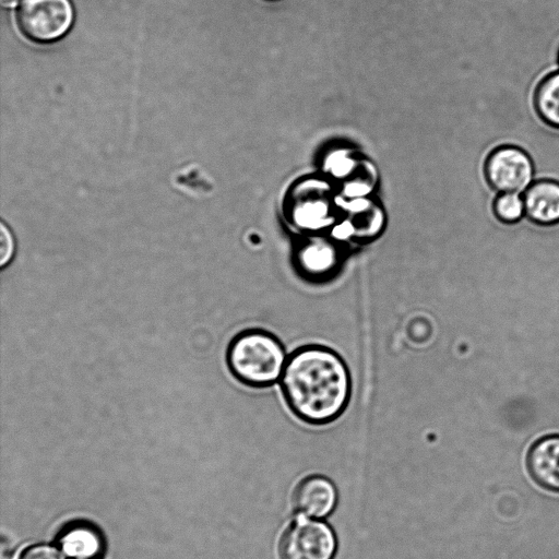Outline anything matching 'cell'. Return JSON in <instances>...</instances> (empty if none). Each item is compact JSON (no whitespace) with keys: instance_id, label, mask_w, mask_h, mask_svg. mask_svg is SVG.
I'll return each instance as SVG.
<instances>
[{"instance_id":"1","label":"cell","mask_w":559,"mask_h":559,"mask_svg":"<svg viewBox=\"0 0 559 559\" xmlns=\"http://www.w3.org/2000/svg\"><path fill=\"white\" fill-rule=\"evenodd\" d=\"M278 382L290 411L311 425L336 419L346 408L352 392L346 362L322 345L302 346L288 355Z\"/></svg>"},{"instance_id":"2","label":"cell","mask_w":559,"mask_h":559,"mask_svg":"<svg viewBox=\"0 0 559 559\" xmlns=\"http://www.w3.org/2000/svg\"><path fill=\"white\" fill-rule=\"evenodd\" d=\"M288 355L280 340L262 329H245L228 342L225 360L229 373L249 388L280 381Z\"/></svg>"},{"instance_id":"3","label":"cell","mask_w":559,"mask_h":559,"mask_svg":"<svg viewBox=\"0 0 559 559\" xmlns=\"http://www.w3.org/2000/svg\"><path fill=\"white\" fill-rule=\"evenodd\" d=\"M72 21L70 0H21L16 12L20 32L37 44L57 40L69 31Z\"/></svg>"},{"instance_id":"4","label":"cell","mask_w":559,"mask_h":559,"mask_svg":"<svg viewBox=\"0 0 559 559\" xmlns=\"http://www.w3.org/2000/svg\"><path fill=\"white\" fill-rule=\"evenodd\" d=\"M336 537L324 522L298 520L282 534L278 543L280 559H333Z\"/></svg>"},{"instance_id":"5","label":"cell","mask_w":559,"mask_h":559,"mask_svg":"<svg viewBox=\"0 0 559 559\" xmlns=\"http://www.w3.org/2000/svg\"><path fill=\"white\" fill-rule=\"evenodd\" d=\"M485 176L498 193H524L536 180L531 156L515 145H502L493 150L486 159Z\"/></svg>"},{"instance_id":"6","label":"cell","mask_w":559,"mask_h":559,"mask_svg":"<svg viewBox=\"0 0 559 559\" xmlns=\"http://www.w3.org/2000/svg\"><path fill=\"white\" fill-rule=\"evenodd\" d=\"M345 251L338 242L319 236H308L293 250L294 265L305 280L323 282L341 269Z\"/></svg>"},{"instance_id":"7","label":"cell","mask_w":559,"mask_h":559,"mask_svg":"<svg viewBox=\"0 0 559 559\" xmlns=\"http://www.w3.org/2000/svg\"><path fill=\"white\" fill-rule=\"evenodd\" d=\"M296 510L310 518H324L335 508L337 491L330 479L321 475L302 478L293 493Z\"/></svg>"},{"instance_id":"8","label":"cell","mask_w":559,"mask_h":559,"mask_svg":"<svg viewBox=\"0 0 559 559\" xmlns=\"http://www.w3.org/2000/svg\"><path fill=\"white\" fill-rule=\"evenodd\" d=\"M525 216L535 224L559 223V182L537 179L523 193Z\"/></svg>"},{"instance_id":"9","label":"cell","mask_w":559,"mask_h":559,"mask_svg":"<svg viewBox=\"0 0 559 559\" xmlns=\"http://www.w3.org/2000/svg\"><path fill=\"white\" fill-rule=\"evenodd\" d=\"M527 466L540 486L559 492V436L537 441L528 453Z\"/></svg>"},{"instance_id":"10","label":"cell","mask_w":559,"mask_h":559,"mask_svg":"<svg viewBox=\"0 0 559 559\" xmlns=\"http://www.w3.org/2000/svg\"><path fill=\"white\" fill-rule=\"evenodd\" d=\"M539 118L559 129V71L547 75L537 86L534 97Z\"/></svg>"},{"instance_id":"11","label":"cell","mask_w":559,"mask_h":559,"mask_svg":"<svg viewBox=\"0 0 559 559\" xmlns=\"http://www.w3.org/2000/svg\"><path fill=\"white\" fill-rule=\"evenodd\" d=\"M61 546L69 556L88 558L97 554L100 548V540L93 530L76 526L63 535Z\"/></svg>"},{"instance_id":"12","label":"cell","mask_w":559,"mask_h":559,"mask_svg":"<svg viewBox=\"0 0 559 559\" xmlns=\"http://www.w3.org/2000/svg\"><path fill=\"white\" fill-rule=\"evenodd\" d=\"M493 215L504 224H515L525 215L524 199L518 192H500L493 200Z\"/></svg>"},{"instance_id":"13","label":"cell","mask_w":559,"mask_h":559,"mask_svg":"<svg viewBox=\"0 0 559 559\" xmlns=\"http://www.w3.org/2000/svg\"><path fill=\"white\" fill-rule=\"evenodd\" d=\"M15 249L14 238L4 223L0 228V266L4 269L12 260Z\"/></svg>"},{"instance_id":"14","label":"cell","mask_w":559,"mask_h":559,"mask_svg":"<svg viewBox=\"0 0 559 559\" xmlns=\"http://www.w3.org/2000/svg\"><path fill=\"white\" fill-rule=\"evenodd\" d=\"M19 559H63L60 551L50 545H32L25 548Z\"/></svg>"},{"instance_id":"15","label":"cell","mask_w":559,"mask_h":559,"mask_svg":"<svg viewBox=\"0 0 559 559\" xmlns=\"http://www.w3.org/2000/svg\"><path fill=\"white\" fill-rule=\"evenodd\" d=\"M17 0H1V4L5 8L15 5Z\"/></svg>"},{"instance_id":"16","label":"cell","mask_w":559,"mask_h":559,"mask_svg":"<svg viewBox=\"0 0 559 559\" xmlns=\"http://www.w3.org/2000/svg\"><path fill=\"white\" fill-rule=\"evenodd\" d=\"M558 60H559V56H558Z\"/></svg>"}]
</instances>
